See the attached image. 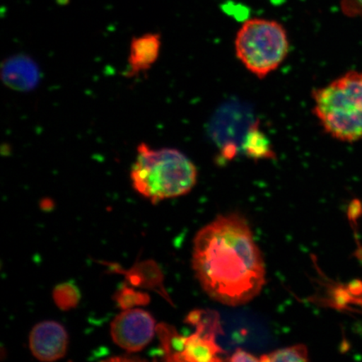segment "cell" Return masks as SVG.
<instances>
[{
    "mask_svg": "<svg viewBox=\"0 0 362 362\" xmlns=\"http://www.w3.org/2000/svg\"><path fill=\"white\" fill-rule=\"evenodd\" d=\"M192 268L204 291L221 304H247L266 283L264 257L245 217L221 215L194 240Z\"/></svg>",
    "mask_w": 362,
    "mask_h": 362,
    "instance_id": "obj_1",
    "label": "cell"
},
{
    "mask_svg": "<svg viewBox=\"0 0 362 362\" xmlns=\"http://www.w3.org/2000/svg\"><path fill=\"white\" fill-rule=\"evenodd\" d=\"M196 165L178 149L152 148L141 143L131 169L136 192L156 204L187 194L197 182Z\"/></svg>",
    "mask_w": 362,
    "mask_h": 362,
    "instance_id": "obj_2",
    "label": "cell"
},
{
    "mask_svg": "<svg viewBox=\"0 0 362 362\" xmlns=\"http://www.w3.org/2000/svg\"><path fill=\"white\" fill-rule=\"evenodd\" d=\"M315 115L325 132L343 142L362 139V71H351L313 93Z\"/></svg>",
    "mask_w": 362,
    "mask_h": 362,
    "instance_id": "obj_3",
    "label": "cell"
},
{
    "mask_svg": "<svg viewBox=\"0 0 362 362\" xmlns=\"http://www.w3.org/2000/svg\"><path fill=\"white\" fill-rule=\"evenodd\" d=\"M235 51L252 74L264 78L277 70L288 56L287 31L275 21L262 18L247 20L238 31Z\"/></svg>",
    "mask_w": 362,
    "mask_h": 362,
    "instance_id": "obj_4",
    "label": "cell"
},
{
    "mask_svg": "<svg viewBox=\"0 0 362 362\" xmlns=\"http://www.w3.org/2000/svg\"><path fill=\"white\" fill-rule=\"evenodd\" d=\"M187 323L196 327L189 337H184V346L180 361H221L224 351L217 345V334L223 333L220 317L214 311L194 310L187 316Z\"/></svg>",
    "mask_w": 362,
    "mask_h": 362,
    "instance_id": "obj_5",
    "label": "cell"
},
{
    "mask_svg": "<svg viewBox=\"0 0 362 362\" xmlns=\"http://www.w3.org/2000/svg\"><path fill=\"white\" fill-rule=\"evenodd\" d=\"M156 320L148 312L141 310H124L111 324L113 341L129 352H138L151 342L156 334Z\"/></svg>",
    "mask_w": 362,
    "mask_h": 362,
    "instance_id": "obj_6",
    "label": "cell"
},
{
    "mask_svg": "<svg viewBox=\"0 0 362 362\" xmlns=\"http://www.w3.org/2000/svg\"><path fill=\"white\" fill-rule=\"evenodd\" d=\"M29 345L36 359L55 361L66 355L68 334L66 329L56 321H44L31 330Z\"/></svg>",
    "mask_w": 362,
    "mask_h": 362,
    "instance_id": "obj_7",
    "label": "cell"
},
{
    "mask_svg": "<svg viewBox=\"0 0 362 362\" xmlns=\"http://www.w3.org/2000/svg\"><path fill=\"white\" fill-rule=\"evenodd\" d=\"M161 49V37L158 33H146L134 37L130 43L128 76H134L151 69Z\"/></svg>",
    "mask_w": 362,
    "mask_h": 362,
    "instance_id": "obj_8",
    "label": "cell"
},
{
    "mask_svg": "<svg viewBox=\"0 0 362 362\" xmlns=\"http://www.w3.org/2000/svg\"><path fill=\"white\" fill-rule=\"evenodd\" d=\"M128 279L134 286L156 289L163 296H166L162 273L155 262L146 261L136 265L128 272Z\"/></svg>",
    "mask_w": 362,
    "mask_h": 362,
    "instance_id": "obj_9",
    "label": "cell"
},
{
    "mask_svg": "<svg viewBox=\"0 0 362 362\" xmlns=\"http://www.w3.org/2000/svg\"><path fill=\"white\" fill-rule=\"evenodd\" d=\"M156 334L165 361L179 362L184 346V337L180 336L175 328L165 323L157 325Z\"/></svg>",
    "mask_w": 362,
    "mask_h": 362,
    "instance_id": "obj_10",
    "label": "cell"
},
{
    "mask_svg": "<svg viewBox=\"0 0 362 362\" xmlns=\"http://www.w3.org/2000/svg\"><path fill=\"white\" fill-rule=\"evenodd\" d=\"M262 362H306L310 361L309 351L306 346L298 344L282 348L260 356Z\"/></svg>",
    "mask_w": 362,
    "mask_h": 362,
    "instance_id": "obj_11",
    "label": "cell"
},
{
    "mask_svg": "<svg viewBox=\"0 0 362 362\" xmlns=\"http://www.w3.org/2000/svg\"><path fill=\"white\" fill-rule=\"evenodd\" d=\"M54 302L62 310L74 309L78 305L80 293L74 284L64 283L58 285L53 291Z\"/></svg>",
    "mask_w": 362,
    "mask_h": 362,
    "instance_id": "obj_12",
    "label": "cell"
},
{
    "mask_svg": "<svg viewBox=\"0 0 362 362\" xmlns=\"http://www.w3.org/2000/svg\"><path fill=\"white\" fill-rule=\"evenodd\" d=\"M115 300L122 309L128 310L138 305H146L149 302L147 293L135 291L134 288L124 287L116 293Z\"/></svg>",
    "mask_w": 362,
    "mask_h": 362,
    "instance_id": "obj_13",
    "label": "cell"
},
{
    "mask_svg": "<svg viewBox=\"0 0 362 362\" xmlns=\"http://www.w3.org/2000/svg\"><path fill=\"white\" fill-rule=\"evenodd\" d=\"M344 15L351 18H362V0H339Z\"/></svg>",
    "mask_w": 362,
    "mask_h": 362,
    "instance_id": "obj_14",
    "label": "cell"
},
{
    "mask_svg": "<svg viewBox=\"0 0 362 362\" xmlns=\"http://www.w3.org/2000/svg\"><path fill=\"white\" fill-rule=\"evenodd\" d=\"M228 361L232 362L261 361L260 357L259 358H257L255 355H253L252 353L244 351L243 349H237V351L233 353L232 356L230 357Z\"/></svg>",
    "mask_w": 362,
    "mask_h": 362,
    "instance_id": "obj_15",
    "label": "cell"
}]
</instances>
